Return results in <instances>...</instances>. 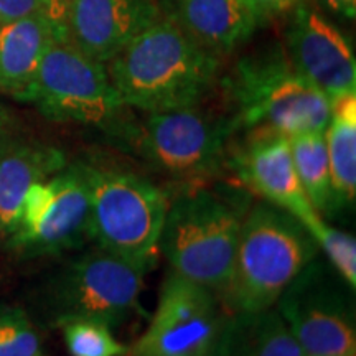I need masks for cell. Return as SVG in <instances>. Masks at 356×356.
I'll return each mask as SVG.
<instances>
[{"label": "cell", "mask_w": 356, "mask_h": 356, "mask_svg": "<svg viewBox=\"0 0 356 356\" xmlns=\"http://www.w3.org/2000/svg\"><path fill=\"white\" fill-rule=\"evenodd\" d=\"M106 68L126 108L163 113L202 104L218 83L220 58L160 12Z\"/></svg>", "instance_id": "obj_1"}, {"label": "cell", "mask_w": 356, "mask_h": 356, "mask_svg": "<svg viewBox=\"0 0 356 356\" xmlns=\"http://www.w3.org/2000/svg\"><path fill=\"white\" fill-rule=\"evenodd\" d=\"M233 132L292 137L325 131L332 102L293 68L280 44L249 53L221 79Z\"/></svg>", "instance_id": "obj_2"}, {"label": "cell", "mask_w": 356, "mask_h": 356, "mask_svg": "<svg viewBox=\"0 0 356 356\" xmlns=\"http://www.w3.org/2000/svg\"><path fill=\"white\" fill-rule=\"evenodd\" d=\"M246 211L243 197L231 188L181 186L167 204L159 252L173 273L220 293L233 269Z\"/></svg>", "instance_id": "obj_3"}, {"label": "cell", "mask_w": 356, "mask_h": 356, "mask_svg": "<svg viewBox=\"0 0 356 356\" xmlns=\"http://www.w3.org/2000/svg\"><path fill=\"white\" fill-rule=\"evenodd\" d=\"M318 251L305 226L287 211L267 202L249 208L229 279L218 293L226 314L273 309Z\"/></svg>", "instance_id": "obj_4"}, {"label": "cell", "mask_w": 356, "mask_h": 356, "mask_svg": "<svg viewBox=\"0 0 356 356\" xmlns=\"http://www.w3.org/2000/svg\"><path fill=\"white\" fill-rule=\"evenodd\" d=\"M200 106L144 113L139 122L121 124L115 134L159 175L180 186L208 184L228 162V142L234 132L226 115Z\"/></svg>", "instance_id": "obj_5"}, {"label": "cell", "mask_w": 356, "mask_h": 356, "mask_svg": "<svg viewBox=\"0 0 356 356\" xmlns=\"http://www.w3.org/2000/svg\"><path fill=\"white\" fill-rule=\"evenodd\" d=\"M83 170L91 202V239L147 270L159 256L167 193L149 178L119 167L83 163Z\"/></svg>", "instance_id": "obj_6"}, {"label": "cell", "mask_w": 356, "mask_h": 356, "mask_svg": "<svg viewBox=\"0 0 356 356\" xmlns=\"http://www.w3.org/2000/svg\"><path fill=\"white\" fill-rule=\"evenodd\" d=\"M19 99L33 102L40 113L53 121L113 132L121 126L126 108L106 65L84 55L68 37L53 40Z\"/></svg>", "instance_id": "obj_7"}, {"label": "cell", "mask_w": 356, "mask_h": 356, "mask_svg": "<svg viewBox=\"0 0 356 356\" xmlns=\"http://www.w3.org/2000/svg\"><path fill=\"white\" fill-rule=\"evenodd\" d=\"M144 274L142 267L124 257L92 249L50 279L43 293L44 310L56 325L92 318L115 327L139 309Z\"/></svg>", "instance_id": "obj_8"}, {"label": "cell", "mask_w": 356, "mask_h": 356, "mask_svg": "<svg viewBox=\"0 0 356 356\" xmlns=\"http://www.w3.org/2000/svg\"><path fill=\"white\" fill-rule=\"evenodd\" d=\"M275 305L305 356L356 355L350 287L327 262H309Z\"/></svg>", "instance_id": "obj_9"}, {"label": "cell", "mask_w": 356, "mask_h": 356, "mask_svg": "<svg viewBox=\"0 0 356 356\" xmlns=\"http://www.w3.org/2000/svg\"><path fill=\"white\" fill-rule=\"evenodd\" d=\"M91 202L83 163L66 165L26 191L10 246L24 256H47L91 239Z\"/></svg>", "instance_id": "obj_10"}, {"label": "cell", "mask_w": 356, "mask_h": 356, "mask_svg": "<svg viewBox=\"0 0 356 356\" xmlns=\"http://www.w3.org/2000/svg\"><path fill=\"white\" fill-rule=\"evenodd\" d=\"M225 317L215 291L170 270L131 356H213Z\"/></svg>", "instance_id": "obj_11"}, {"label": "cell", "mask_w": 356, "mask_h": 356, "mask_svg": "<svg viewBox=\"0 0 356 356\" xmlns=\"http://www.w3.org/2000/svg\"><path fill=\"white\" fill-rule=\"evenodd\" d=\"M284 50L293 68L330 102L356 95V61L350 40L304 2L291 12Z\"/></svg>", "instance_id": "obj_12"}, {"label": "cell", "mask_w": 356, "mask_h": 356, "mask_svg": "<svg viewBox=\"0 0 356 356\" xmlns=\"http://www.w3.org/2000/svg\"><path fill=\"white\" fill-rule=\"evenodd\" d=\"M244 188L261 197L302 225L317 220L318 215L302 188L291 154L287 136L274 132H249L243 144L228 154V162Z\"/></svg>", "instance_id": "obj_13"}, {"label": "cell", "mask_w": 356, "mask_h": 356, "mask_svg": "<svg viewBox=\"0 0 356 356\" xmlns=\"http://www.w3.org/2000/svg\"><path fill=\"white\" fill-rule=\"evenodd\" d=\"M159 17L155 0H70L66 33L84 55L108 65Z\"/></svg>", "instance_id": "obj_14"}, {"label": "cell", "mask_w": 356, "mask_h": 356, "mask_svg": "<svg viewBox=\"0 0 356 356\" xmlns=\"http://www.w3.org/2000/svg\"><path fill=\"white\" fill-rule=\"evenodd\" d=\"M160 12L215 56L229 55L259 26L243 0H160Z\"/></svg>", "instance_id": "obj_15"}, {"label": "cell", "mask_w": 356, "mask_h": 356, "mask_svg": "<svg viewBox=\"0 0 356 356\" xmlns=\"http://www.w3.org/2000/svg\"><path fill=\"white\" fill-rule=\"evenodd\" d=\"M68 165L65 154L37 140L0 137V236H10L26 191Z\"/></svg>", "instance_id": "obj_16"}, {"label": "cell", "mask_w": 356, "mask_h": 356, "mask_svg": "<svg viewBox=\"0 0 356 356\" xmlns=\"http://www.w3.org/2000/svg\"><path fill=\"white\" fill-rule=\"evenodd\" d=\"M58 37L63 35L43 13L0 24V89L19 97Z\"/></svg>", "instance_id": "obj_17"}, {"label": "cell", "mask_w": 356, "mask_h": 356, "mask_svg": "<svg viewBox=\"0 0 356 356\" xmlns=\"http://www.w3.org/2000/svg\"><path fill=\"white\" fill-rule=\"evenodd\" d=\"M213 356H305L274 309L226 314Z\"/></svg>", "instance_id": "obj_18"}, {"label": "cell", "mask_w": 356, "mask_h": 356, "mask_svg": "<svg viewBox=\"0 0 356 356\" xmlns=\"http://www.w3.org/2000/svg\"><path fill=\"white\" fill-rule=\"evenodd\" d=\"M323 132L337 207L353 204L356 197V95L332 102L330 119Z\"/></svg>", "instance_id": "obj_19"}, {"label": "cell", "mask_w": 356, "mask_h": 356, "mask_svg": "<svg viewBox=\"0 0 356 356\" xmlns=\"http://www.w3.org/2000/svg\"><path fill=\"white\" fill-rule=\"evenodd\" d=\"M291 154L302 188L318 215H328L335 210L330 162L323 131L302 132L289 137Z\"/></svg>", "instance_id": "obj_20"}, {"label": "cell", "mask_w": 356, "mask_h": 356, "mask_svg": "<svg viewBox=\"0 0 356 356\" xmlns=\"http://www.w3.org/2000/svg\"><path fill=\"white\" fill-rule=\"evenodd\" d=\"M71 356H124L127 346L111 332L108 323L92 318H73L60 325Z\"/></svg>", "instance_id": "obj_21"}, {"label": "cell", "mask_w": 356, "mask_h": 356, "mask_svg": "<svg viewBox=\"0 0 356 356\" xmlns=\"http://www.w3.org/2000/svg\"><path fill=\"white\" fill-rule=\"evenodd\" d=\"M305 228L315 239L318 249H323L327 261L343 279L351 291L356 287V241L355 236L328 225L322 216L314 220Z\"/></svg>", "instance_id": "obj_22"}, {"label": "cell", "mask_w": 356, "mask_h": 356, "mask_svg": "<svg viewBox=\"0 0 356 356\" xmlns=\"http://www.w3.org/2000/svg\"><path fill=\"white\" fill-rule=\"evenodd\" d=\"M0 356H42L37 328L19 307H0Z\"/></svg>", "instance_id": "obj_23"}, {"label": "cell", "mask_w": 356, "mask_h": 356, "mask_svg": "<svg viewBox=\"0 0 356 356\" xmlns=\"http://www.w3.org/2000/svg\"><path fill=\"white\" fill-rule=\"evenodd\" d=\"M243 2L256 17L257 24L261 25L277 19V17L287 15L297 6H300L304 0H243Z\"/></svg>", "instance_id": "obj_24"}, {"label": "cell", "mask_w": 356, "mask_h": 356, "mask_svg": "<svg viewBox=\"0 0 356 356\" xmlns=\"http://www.w3.org/2000/svg\"><path fill=\"white\" fill-rule=\"evenodd\" d=\"M42 12V0H0V24Z\"/></svg>", "instance_id": "obj_25"}, {"label": "cell", "mask_w": 356, "mask_h": 356, "mask_svg": "<svg viewBox=\"0 0 356 356\" xmlns=\"http://www.w3.org/2000/svg\"><path fill=\"white\" fill-rule=\"evenodd\" d=\"M70 0H42V12L56 30L63 37H68L66 33V17H68Z\"/></svg>", "instance_id": "obj_26"}, {"label": "cell", "mask_w": 356, "mask_h": 356, "mask_svg": "<svg viewBox=\"0 0 356 356\" xmlns=\"http://www.w3.org/2000/svg\"><path fill=\"white\" fill-rule=\"evenodd\" d=\"M328 12L346 20H355L356 0H318Z\"/></svg>", "instance_id": "obj_27"}, {"label": "cell", "mask_w": 356, "mask_h": 356, "mask_svg": "<svg viewBox=\"0 0 356 356\" xmlns=\"http://www.w3.org/2000/svg\"><path fill=\"white\" fill-rule=\"evenodd\" d=\"M6 124H7V114H6V111L0 108V137L3 136V129H6Z\"/></svg>", "instance_id": "obj_28"}]
</instances>
